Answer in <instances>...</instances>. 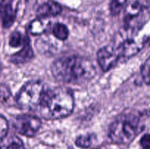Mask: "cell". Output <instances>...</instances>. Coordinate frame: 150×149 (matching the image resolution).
Wrapping results in <instances>:
<instances>
[{"mask_svg": "<svg viewBox=\"0 0 150 149\" xmlns=\"http://www.w3.org/2000/svg\"><path fill=\"white\" fill-rule=\"evenodd\" d=\"M51 73L57 80L70 84H83L96 74L93 63L80 56H64L53 62Z\"/></svg>", "mask_w": 150, "mask_h": 149, "instance_id": "6da1fadb", "label": "cell"}, {"mask_svg": "<svg viewBox=\"0 0 150 149\" xmlns=\"http://www.w3.org/2000/svg\"><path fill=\"white\" fill-rule=\"evenodd\" d=\"M40 113L47 120H57L67 117L73 112L74 98L70 89L64 87L45 91L38 106Z\"/></svg>", "mask_w": 150, "mask_h": 149, "instance_id": "7a4b0ae2", "label": "cell"}, {"mask_svg": "<svg viewBox=\"0 0 150 149\" xmlns=\"http://www.w3.org/2000/svg\"><path fill=\"white\" fill-rule=\"evenodd\" d=\"M140 115L133 112L120 115L108 128V137L114 143L126 145L131 143L144 129Z\"/></svg>", "mask_w": 150, "mask_h": 149, "instance_id": "3957f363", "label": "cell"}, {"mask_svg": "<svg viewBox=\"0 0 150 149\" xmlns=\"http://www.w3.org/2000/svg\"><path fill=\"white\" fill-rule=\"evenodd\" d=\"M45 91V86L42 82L32 80L20 89L16 95V102L21 108L33 110L38 108Z\"/></svg>", "mask_w": 150, "mask_h": 149, "instance_id": "277c9868", "label": "cell"}, {"mask_svg": "<svg viewBox=\"0 0 150 149\" xmlns=\"http://www.w3.org/2000/svg\"><path fill=\"white\" fill-rule=\"evenodd\" d=\"M148 7L140 0H131L127 4L125 10L124 21L126 29H138L148 19Z\"/></svg>", "mask_w": 150, "mask_h": 149, "instance_id": "5b68a950", "label": "cell"}, {"mask_svg": "<svg viewBox=\"0 0 150 149\" xmlns=\"http://www.w3.org/2000/svg\"><path fill=\"white\" fill-rule=\"evenodd\" d=\"M13 126L20 134L33 137L40 129L41 121L38 117L33 115H19L13 119Z\"/></svg>", "mask_w": 150, "mask_h": 149, "instance_id": "8992f818", "label": "cell"}, {"mask_svg": "<svg viewBox=\"0 0 150 149\" xmlns=\"http://www.w3.org/2000/svg\"><path fill=\"white\" fill-rule=\"evenodd\" d=\"M98 62L100 68L106 72L111 70L120 59L116 48L110 45L103 47L98 51Z\"/></svg>", "mask_w": 150, "mask_h": 149, "instance_id": "52a82bcc", "label": "cell"}, {"mask_svg": "<svg viewBox=\"0 0 150 149\" xmlns=\"http://www.w3.org/2000/svg\"><path fill=\"white\" fill-rule=\"evenodd\" d=\"M144 42H139L137 39H127L123 41L116 48L120 58H127L136 55L143 47Z\"/></svg>", "mask_w": 150, "mask_h": 149, "instance_id": "ba28073f", "label": "cell"}, {"mask_svg": "<svg viewBox=\"0 0 150 149\" xmlns=\"http://www.w3.org/2000/svg\"><path fill=\"white\" fill-rule=\"evenodd\" d=\"M62 10V6L59 3L52 0H48L41 4L37 10V15L39 18L54 17L59 14Z\"/></svg>", "mask_w": 150, "mask_h": 149, "instance_id": "9c48e42d", "label": "cell"}, {"mask_svg": "<svg viewBox=\"0 0 150 149\" xmlns=\"http://www.w3.org/2000/svg\"><path fill=\"white\" fill-rule=\"evenodd\" d=\"M34 53L32 51V47L29 44L27 38H25L23 42V47L21 51H19L17 53L14 54L11 58V61L15 64H20V63H25L26 61L32 59Z\"/></svg>", "mask_w": 150, "mask_h": 149, "instance_id": "30bf717a", "label": "cell"}, {"mask_svg": "<svg viewBox=\"0 0 150 149\" xmlns=\"http://www.w3.org/2000/svg\"><path fill=\"white\" fill-rule=\"evenodd\" d=\"M1 14L3 26L8 28L13 25L16 19V12L10 1H4L1 7Z\"/></svg>", "mask_w": 150, "mask_h": 149, "instance_id": "8fae6325", "label": "cell"}, {"mask_svg": "<svg viewBox=\"0 0 150 149\" xmlns=\"http://www.w3.org/2000/svg\"><path fill=\"white\" fill-rule=\"evenodd\" d=\"M0 149H25L23 142L17 136H6L0 141Z\"/></svg>", "mask_w": 150, "mask_h": 149, "instance_id": "7c38bea8", "label": "cell"}, {"mask_svg": "<svg viewBox=\"0 0 150 149\" xmlns=\"http://www.w3.org/2000/svg\"><path fill=\"white\" fill-rule=\"evenodd\" d=\"M48 27V23L40 18L32 21L29 26V32L33 35H40L45 33Z\"/></svg>", "mask_w": 150, "mask_h": 149, "instance_id": "4fadbf2b", "label": "cell"}, {"mask_svg": "<svg viewBox=\"0 0 150 149\" xmlns=\"http://www.w3.org/2000/svg\"><path fill=\"white\" fill-rule=\"evenodd\" d=\"M96 140V136L93 134H87L78 137L76 140V145L83 148H89Z\"/></svg>", "mask_w": 150, "mask_h": 149, "instance_id": "5bb4252c", "label": "cell"}, {"mask_svg": "<svg viewBox=\"0 0 150 149\" xmlns=\"http://www.w3.org/2000/svg\"><path fill=\"white\" fill-rule=\"evenodd\" d=\"M54 36L59 40H65L69 36V31L67 26L62 23H56L52 29Z\"/></svg>", "mask_w": 150, "mask_h": 149, "instance_id": "9a60e30c", "label": "cell"}, {"mask_svg": "<svg viewBox=\"0 0 150 149\" xmlns=\"http://www.w3.org/2000/svg\"><path fill=\"white\" fill-rule=\"evenodd\" d=\"M24 40L25 38L23 39L21 34L20 32H14L11 35H10L9 44H10V46L13 47V48H18V47L23 45Z\"/></svg>", "mask_w": 150, "mask_h": 149, "instance_id": "2e32d148", "label": "cell"}, {"mask_svg": "<svg viewBox=\"0 0 150 149\" xmlns=\"http://www.w3.org/2000/svg\"><path fill=\"white\" fill-rule=\"evenodd\" d=\"M127 0H111L110 2V11L111 15H117L121 12Z\"/></svg>", "mask_w": 150, "mask_h": 149, "instance_id": "e0dca14e", "label": "cell"}, {"mask_svg": "<svg viewBox=\"0 0 150 149\" xmlns=\"http://www.w3.org/2000/svg\"><path fill=\"white\" fill-rule=\"evenodd\" d=\"M11 99V93L5 86H0V102L3 105L9 103Z\"/></svg>", "mask_w": 150, "mask_h": 149, "instance_id": "ac0fdd59", "label": "cell"}, {"mask_svg": "<svg viewBox=\"0 0 150 149\" xmlns=\"http://www.w3.org/2000/svg\"><path fill=\"white\" fill-rule=\"evenodd\" d=\"M149 58H146V61L144 63V64L142 67V70H141V73H142V76L143 77V80L145 83L147 85L149 84Z\"/></svg>", "mask_w": 150, "mask_h": 149, "instance_id": "d6986e66", "label": "cell"}, {"mask_svg": "<svg viewBox=\"0 0 150 149\" xmlns=\"http://www.w3.org/2000/svg\"><path fill=\"white\" fill-rule=\"evenodd\" d=\"M8 129V122L7 119L0 115V141H1L7 135Z\"/></svg>", "mask_w": 150, "mask_h": 149, "instance_id": "ffe728a7", "label": "cell"}, {"mask_svg": "<svg viewBox=\"0 0 150 149\" xmlns=\"http://www.w3.org/2000/svg\"><path fill=\"white\" fill-rule=\"evenodd\" d=\"M142 149H150V137L149 134H146L141 139Z\"/></svg>", "mask_w": 150, "mask_h": 149, "instance_id": "44dd1931", "label": "cell"}]
</instances>
